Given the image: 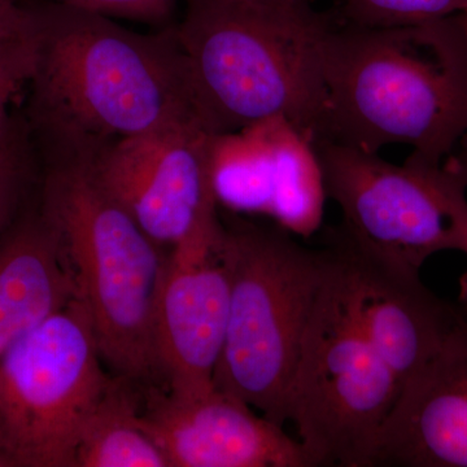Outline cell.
<instances>
[{
  "mask_svg": "<svg viewBox=\"0 0 467 467\" xmlns=\"http://www.w3.org/2000/svg\"><path fill=\"white\" fill-rule=\"evenodd\" d=\"M30 2L38 23L32 110L48 140L100 146L208 125L173 26L138 33L86 9Z\"/></svg>",
  "mask_w": 467,
  "mask_h": 467,
  "instance_id": "obj_1",
  "label": "cell"
},
{
  "mask_svg": "<svg viewBox=\"0 0 467 467\" xmlns=\"http://www.w3.org/2000/svg\"><path fill=\"white\" fill-rule=\"evenodd\" d=\"M38 23L29 0H0V75L29 84L36 67Z\"/></svg>",
  "mask_w": 467,
  "mask_h": 467,
  "instance_id": "obj_17",
  "label": "cell"
},
{
  "mask_svg": "<svg viewBox=\"0 0 467 467\" xmlns=\"http://www.w3.org/2000/svg\"><path fill=\"white\" fill-rule=\"evenodd\" d=\"M467 467V318L401 389L370 467Z\"/></svg>",
  "mask_w": 467,
  "mask_h": 467,
  "instance_id": "obj_14",
  "label": "cell"
},
{
  "mask_svg": "<svg viewBox=\"0 0 467 467\" xmlns=\"http://www.w3.org/2000/svg\"><path fill=\"white\" fill-rule=\"evenodd\" d=\"M173 24L202 119L214 133L285 119L325 135V50L334 26L306 0H183Z\"/></svg>",
  "mask_w": 467,
  "mask_h": 467,
  "instance_id": "obj_3",
  "label": "cell"
},
{
  "mask_svg": "<svg viewBox=\"0 0 467 467\" xmlns=\"http://www.w3.org/2000/svg\"><path fill=\"white\" fill-rule=\"evenodd\" d=\"M216 133L195 121L109 144H86L98 182L162 248L218 220Z\"/></svg>",
  "mask_w": 467,
  "mask_h": 467,
  "instance_id": "obj_9",
  "label": "cell"
},
{
  "mask_svg": "<svg viewBox=\"0 0 467 467\" xmlns=\"http://www.w3.org/2000/svg\"><path fill=\"white\" fill-rule=\"evenodd\" d=\"M225 229L232 297L214 386L284 426L301 344L333 256L328 247H304L279 226L236 221Z\"/></svg>",
  "mask_w": 467,
  "mask_h": 467,
  "instance_id": "obj_5",
  "label": "cell"
},
{
  "mask_svg": "<svg viewBox=\"0 0 467 467\" xmlns=\"http://www.w3.org/2000/svg\"><path fill=\"white\" fill-rule=\"evenodd\" d=\"M350 306L401 389L438 355L465 316L436 296L420 273L358 254L330 234Z\"/></svg>",
  "mask_w": 467,
  "mask_h": 467,
  "instance_id": "obj_13",
  "label": "cell"
},
{
  "mask_svg": "<svg viewBox=\"0 0 467 467\" xmlns=\"http://www.w3.org/2000/svg\"><path fill=\"white\" fill-rule=\"evenodd\" d=\"M462 20H463V29H465V36H466V41H467V9L462 14Z\"/></svg>",
  "mask_w": 467,
  "mask_h": 467,
  "instance_id": "obj_26",
  "label": "cell"
},
{
  "mask_svg": "<svg viewBox=\"0 0 467 467\" xmlns=\"http://www.w3.org/2000/svg\"><path fill=\"white\" fill-rule=\"evenodd\" d=\"M466 9L467 0H344L348 23L367 27L420 26Z\"/></svg>",
  "mask_w": 467,
  "mask_h": 467,
  "instance_id": "obj_18",
  "label": "cell"
},
{
  "mask_svg": "<svg viewBox=\"0 0 467 467\" xmlns=\"http://www.w3.org/2000/svg\"><path fill=\"white\" fill-rule=\"evenodd\" d=\"M218 202L275 218L308 236L324 217V173L316 144L285 119L217 135L213 153Z\"/></svg>",
  "mask_w": 467,
  "mask_h": 467,
  "instance_id": "obj_11",
  "label": "cell"
},
{
  "mask_svg": "<svg viewBox=\"0 0 467 467\" xmlns=\"http://www.w3.org/2000/svg\"><path fill=\"white\" fill-rule=\"evenodd\" d=\"M242 2L251 3V5H279L294 2V0H242Z\"/></svg>",
  "mask_w": 467,
  "mask_h": 467,
  "instance_id": "obj_25",
  "label": "cell"
},
{
  "mask_svg": "<svg viewBox=\"0 0 467 467\" xmlns=\"http://www.w3.org/2000/svg\"><path fill=\"white\" fill-rule=\"evenodd\" d=\"M328 250L333 264L304 335L285 417L310 467H370L401 384L358 324L339 260Z\"/></svg>",
  "mask_w": 467,
  "mask_h": 467,
  "instance_id": "obj_6",
  "label": "cell"
},
{
  "mask_svg": "<svg viewBox=\"0 0 467 467\" xmlns=\"http://www.w3.org/2000/svg\"><path fill=\"white\" fill-rule=\"evenodd\" d=\"M326 195L343 214L335 238L395 269L420 273L430 257L460 251L459 218L467 180L451 159L441 165L410 158L391 164L379 153L316 143Z\"/></svg>",
  "mask_w": 467,
  "mask_h": 467,
  "instance_id": "obj_7",
  "label": "cell"
},
{
  "mask_svg": "<svg viewBox=\"0 0 467 467\" xmlns=\"http://www.w3.org/2000/svg\"><path fill=\"white\" fill-rule=\"evenodd\" d=\"M26 168L14 140L0 147V235L16 220L26 190Z\"/></svg>",
  "mask_w": 467,
  "mask_h": 467,
  "instance_id": "obj_20",
  "label": "cell"
},
{
  "mask_svg": "<svg viewBox=\"0 0 467 467\" xmlns=\"http://www.w3.org/2000/svg\"><path fill=\"white\" fill-rule=\"evenodd\" d=\"M232 259L225 223L196 230L171 248L155 317L161 389L180 396L214 389L229 321Z\"/></svg>",
  "mask_w": 467,
  "mask_h": 467,
  "instance_id": "obj_10",
  "label": "cell"
},
{
  "mask_svg": "<svg viewBox=\"0 0 467 467\" xmlns=\"http://www.w3.org/2000/svg\"><path fill=\"white\" fill-rule=\"evenodd\" d=\"M459 229L461 241L460 251L467 254V205L463 208V211L461 212ZM462 299L467 309V275L462 278Z\"/></svg>",
  "mask_w": 467,
  "mask_h": 467,
  "instance_id": "obj_22",
  "label": "cell"
},
{
  "mask_svg": "<svg viewBox=\"0 0 467 467\" xmlns=\"http://www.w3.org/2000/svg\"><path fill=\"white\" fill-rule=\"evenodd\" d=\"M0 467H16L8 451L3 447L2 442H0Z\"/></svg>",
  "mask_w": 467,
  "mask_h": 467,
  "instance_id": "obj_24",
  "label": "cell"
},
{
  "mask_svg": "<svg viewBox=\"0 0 467 467\" xmlns=\"http://www.w3.org/2000/svg\"><path fill=\"white\" fill-rule=\"evenodd\" d=\"M322 140L379 153L408 144L441 165L467 134L462 14L404 27L334 24L325 50Z\"/></svg>",
  "mask_w": 467,
  "mask_h": 467,
  "instance_id": "obj_2",
  "label": "cell"
},
{
  "mask_svg": "<svg viewBox=\"0 0 467 467\" xmlns=\"http://www.w3.org/2000/svg\"><path fill=\"white\" fill-rule=\"evenodd\" d=\"M23 85L5 75H0V147L11 140L8 131L7 110L9 103L16 97Z\"/></svg>",
  "mask_w": 467,
  "mask_h": 467,
  "instance_id": "obj_21",
  "label": "cell"
},
{
  "mask_svg": "<svg viewBox=\"0 0 467 467\" xmlns=\"http://www.w3.org/2000/svg\"><path fill=\"white\" fill-rule=\"evenodd\" d=\"M142 404L143 387L110 374L81 427L73 467H171Z\"/></svg>",
  "mask_w": 467,
  "mask_h": 467,
  "instance_id": "obj_16",
  "label": "cell"
},
{
  "mask_svg": "<svg viewBox=\"0 0 467 467\" xmlns=\"http://www.w3.org/2000/svg\"><path fill=\"white\" fill-rule=\"evenodd\" d=\"M142 408L171 467H310L284 426L216 386L193 396L147 387Z\"/></svg>",
  "mask_w": 467,
  "mask_h": 467,
  "instance_id": "obj_12",
  "label": "cell"
},
{
  "mask_svg": "<svg viewBox=\"0 0 467 467\" xmlns=\"http://www.w3.org/2000/svg\"><path fill=\"white\" fill-rule=\"evenodd\" d=\"M450 159L460 169L461 173L467 178V134L460 140L459 146L453 150Z\"/></svg>",
  "mask_w": 467,
  "mask_h": 467,
  "instance_id": "obj_23",
  "label": "cell"
},
{
  "mask_svg": "<svg viewBox=\"0 0 467 467\" xmlns=\"http://www.w3.org/2000/svg\"><path fill=\"white\" fill-rule=\"evenodd\" d=\"M86 9L112 18L133 20L150 26H173L175 12L183 0H33Z\"/></svg>",
  "mask_w": 467,
  "mask_h": 467,
  "instance_id": "obj_19",
  "label": "cell"
},
{
  "mask_svg": "<svg viewBox=\"0 0 467 467\" xmlns=\"http://www.w3.org/2000/svg\"><path fill=\"white\" fill-rule=\"evenodd\" d=\"M82 297L0 358V442L16 467H73L86 418L109 382Z\"/></svg>",
  "mask_w": 467,
  "mask_h": 467,
  "instance_id": "obj_8",
  "label": "cell"
},
{
  "mask_svg": "<svg viewBox=\"0 0 467 467\" xmlns=\"http://www.w3.org/2000/svg\"><path fill=\"white\" fill-rule=\"evenodd\" d=\"M41 211L54 227L109 373L160 387L155 317L168 254L101 187L85 144L50 142Z\"/></svg>",
  "mask_w": 467,
  "mask_h": 467,
  "instance_id": "obj_4",
  "label": "cell"
},
{
  "mask_svg": "<svg viewBox=\"0 0 467 467\" xmlns=\"http://www.w3.org/2000/svg\"><path fill=\"white\" fill-rule=\"evenodd\" d=\"M54 227L39 209L0 235V358L78 296Z\"/></svg>",
  "mask_w": 467,
  "mask_h": 467,
  "instance_id": "obj_15",
  "label": "cell"
}]
</instances>
